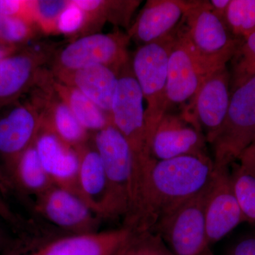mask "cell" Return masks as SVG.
<instances>
[{
    "mask_svg": "<svg viewBox=\"0 0 255 255\" xmlns=\"http://www.w3.org/2000/svg\"><path fill=\"white\" fill-rule=\"evenodd\" d=\"M50 77V74L46 73L38 82L41 95L32 103L41 111L43 125L64 142L78 150L88 144L90 132L82 127L68 105L53 91Z\"/></svg>",
    "mask_w": 255,
    "mask_h": 255,
    "instance_id": "obj_18",
    "label": "cell"
},
{
    "mask_svg": "<svg viewBox=\"0 0 255 255\" xmlns=\"http://www.w3.org/2000/svg\"><path fill=\"white\" fill-rule=\"evenodd\" d=\"M189 6L183 0H149L128 28L129 37L142 45L167 36L182 22Z\"/></svg>",
    "mask_w": 255,
    "mask_h": 255,
    "instance_id": "obj_19",
    "label": "cell"
},
{
    "mask_svg": "<svg viewBox=\"0 0 255 255\" xmlns=\"http://www.w3.org/2000/svg\"><path fill=\"white\" fill-rule=\"evenodd\" d=\"M255 140V77L231 93L227 115L211 144L215 166L231 167Z\"/></svg>",
    "mask_w": 255,
    "mask_h": 255,
    "instance_id": "obj_7",
    "label": "cell"
},
{
    "mask_svg": "<svg viewBox=\"0 0 255 255\" xmlns=\"http://www.w3.org/2000/svg\"><path fill=\"white\" fill-rule=\"evenodd\" d=\"M207 140L201 129L181 114L167 112L151 136V156L156 161L185 155L207 156Z\"/></svg>",
    "mask_w": 255,
    "mask_h": 255,
    "instance_id": "obj_11",
    "label": "cell"
},
{
    "mask_svg": "<svg viewBox=\"0 0 255 255\" xmlns=\"http://www.w3.org/2000/svg\"><path fill=\"white\" fill-rule=\"evenodd\" d=\"M231 174L245 221L255 228V170L237 161L231 165Z\"/></svg>",
    "mask_w": 255,
    "mask_h": 255,
    "instance_id": "obj_25",
    "label": "cell"
},
{
    "mask_svg": "<svg viewBox=\"0 0 255 255\" xmlns=\"http://www.w3.org/2000/svg\"><path fill=\"white\" fill-rule=\"evenodd\" d=\"M224 21L233 36L245 39L255 31V0H231Z\"/></svg>",
    "mask_w": 255,
    "mask_h": 255,
    "instance_id": "obj_27",
    "label": "cell"
},
{
    "mask_svg": "<svg viewBox=\"0 0 255 255\" xmlns=\"http://www.w3.org/2000/svg\"><path fill=\"white\" fill-rule=\"evenodd\" d=\"M5 191L0 184V219H2L18 237L28 241L44 239L50 236L41 226L31 220H26L16 214L4 199Z\"/></svg>",
    "mask_w": 255,
    "mask_h": 255,
    "instance_id": "obj_28",
    "label": "cell"
},
{
    "mask_svg": "<svg viewBox=\"0 0 255 255\" xmlns=\"http://www.w3.org/2000/svg\"><path fill=\"white\" fill-rule=\"evenodd\" d=\"M0 184H1V187L4 189L5 193L9 190L10 188H12L11 183H10L6 174H5L4 169H3V167H1V164H0Z\"/></svg>",
    "mask_w": 255,
    "mask_h": 255,
    "instance_id": "obj_39",
    "label": "cell"
},
{
    "mask_svg": "<svg viewBox=\"0 0 255 255\" xmlns=\"http://www.w3.org/2000/svg\"><path fill=\"white\" fill-rule=\"evenodd\" d=\"M214 172L209 155L155 160L144 176L130 229L150 231L159 219L205 189Z\"/></svg>",
    "mask_w": 255,
    "mask_h": 255,
    "instance_id": "obj_1",
    "label": "cell"
},
{
    "mask_svg": "<svg viewBox=\"0 0 255 255\" xmlns=\"http://www.w3.org/2000/svg\"><path fill=\"white\" fill-rule=\"evenodd\" d=\"M209 185L159 219L150 230L174 255H203L210 249L206 225Z\"/></svg>",
    "mask_w": 255,
    "mask_h": 255,
    "instance_id": "obj_6",
    "label": "cell"
},
{
    "mask_svg": "<svg viewBox=\"0 0 255 255\" xmlns=\"http://www.w3.org/2000/svg\"><path fill=\"white\" fill-rule=\"evenodd\" d=\"M33 207L37 214L66 234L97 232L102 221L81 198L56 185L36 196Z\"/></svg>",
    "mask_w": 255,
    "mask_h": 255,
    "instance_id": "obj_10",
    "label": "cell"
},
{
    "mask_svg": "<svg viewBox=\"0 0 255 255\" xmlns=\"http://www.w3.org/2000/svg\"><path fill=\"white\" fill-rule=\"evenodd\" d=\"M182 25L196 59L208 75L227 66L243 41L233 36L209 1H189Z\"/></svg>",
    "mask_w": 255,
    "mask_h": 255,
    "instance_id": "obj_2",
    "label": "cell"
},
{
    "mask_svg": "<svg viewBox=\"0 0 255 255\" xmlns=\"http://www.w3.org/2000/svg\"><path fill=\"white\" fill-rule=\"evenodd\" d=\"M130 39L128 33L119 31L107 34L92 33L77 38L55 54L53 73L103 65L119 76L129 65Z\"/></svg>",
    "mask_w": 255,
    "mask_h": 255,
    "instance_id": "obj_8",
    "label": "cell"
},
{
    "mask_svg": "<svg viewBox=\"0 0 255 255\" xmlns=\"http://www.w3.org/2000/svg\"><path fill=\"white\" fill-rule=\"evenodd\" d=\"M0 14L7 17L21 18L35 24L33 1L0 0Z\"/></svg>",
    "mask_w": 255,
    "mask_h": 255,
    "instance_id": "obj_33",
    "label": "cell"
},
{
    "mask_svg": "<svg viewBox=\"0 0 255 255\" xmlns=\"http://www.w3.org/2000/svg\"><path fill=\"white\" fill-rule=\"evenodd\" d=\"M55 79L75 87L107 113L111 114L117 95L119 77L103 65H94L73 71L53 73Z\"/></svg>",
    "mask_w": 255,
    "mask_h": 255,
    "instance_id": "obj_21",
    "label": "cell"
},
{
    "mask_svg": "<svg viewBox=\"0 0 255 255\" xmlns=\"http://www.w3.org/2000/svg\"><path fill=\"white\" fill-rule=\"evenodd\" d=\"M208 74L196 59L188 41L182 21L168 60L167 94L168 112L174 105L189 106Z\"/></svg>",
    "mask_w": 255,
    "mask_h": 255,
    "instance_id": "obj_14",
    "label": "cell"
},
{
    "mask_svg": "<svg viewBox=\"0 0 255 255\" xmlns=\"http://www.w3.org/2000/svg\"><path fill=\"white\" fill-rule=\"evenodd\" d=\"M119 255H174L157 233L134 232Z\"/></svg>",
    "mask_w": 255,
    "mask_h": 255,
    "instance_id": "obj_29",
    "label": "cell"
},
{
    "mask_svg": "<svg viewBox=\"0 0 255 255\" xmlns=\"http://www.w3.org/2000/svg\"><path fill=\"white\" fill-rule=\"evenodd\" d=\"M77 150L80 158V197L101 219L114 220L110 185L100 155L89 144Z\"/></svg>",
    "mask_w": 255,
    "mask_h": 255,
    "instance_id": "obj_20",
    "label": "cell"
},
{
    "mask_svg": "<svg viewBox=\"0 0 255 255\" xmlns=\"http://www.w3.org/2000/svg\"><path fill=\"white\" fill-rule=\"evenodd\" d=\"M133 233L123 226L110 231L63 235L41 242L18 255H119Z\"/></svg>",
    "mask_w": 255,
    "mask_h": 255,
    "instance_id": "obj_13",
    "label": "cell"
},
{
    "mask_svg": "<svg viewBox=\"0 0 255 255\" xmlns=\"http://www.w3.org/2000/svg\"><path fill=\"white\" fill-rule=\"evenodd\" d=\"M209 3L215 14L224 20L231 0H209Z\"/></svg>",
    "mask_w": 255,
    "mask_h": 255,
    "instance_id": "obj_36",
    "label": "cell"
},
{
    "mask_svg": "<svg viewBox=\"0 0 255 255\" xmlns=\"http://www.w3.org/2000/svg\"><path fill=\"white\" fill-rule=\"evenodd\" d=\"M203 255H213V254L211 253V252L209 249V251H206V253H204V254Z\"/></svg>",
    "mask_w": 255,
    "mask_h": 255,
    "instance_id": "obj_41",
    "label": "cell"
},
{
    "mask_svg": "<svg viewBox=\"0 0 255 255\" xmlns=\"http://www.w3.org/2000/svg\"><path fill=\"white\" fill-rule=\"evenodd\" d=\"M69 4L70 1L64 0L33 1L34 23L37 28L48 34L58 33L60 15Z\"/></svg>",
    "mask_w": 255,
    "mask_h": 255,
    "instance_id": "obj_30",
    "label": "cell"
},
{
    "mask_svg": "<svg viewBox=\"0 0 255 255\" xmlns=\"http://www.w3.org/2000/svg\"><path fill=\"white\" fill-rule=\"evenodd\" d=\"M42 165L55 185L71 191L80 197L78 151L64 142L42 124L35 141Z\"/></svg>",
    "mask_w": 255,
    "mask_h": 255,
    "instance_id": "obj_17",
    "label": "cell"
},
{
    "mask_svg": "<svg viewBox=\"0 0 255 255\" xmlns=\"http://www.w3.org/2000/svg\"><path fill=\"white\" fill-rule=\"evenodd\" d=\"M179 25L163 38L140 46L132 59V73L147 102L145 117L149 146L154 130L168 112L166 94L168 60Z\"/></svg>",
    "mask_w": 255,
    "mask_h": 255,
    "instance_id": "obj_4",
    "label": "cell"
},
{
    "mask_svg": "<svg viewBox=\"0 0 255 255\" xmlns=\"http://www.w3.org/2000/svg\"><path fill=\"white\" fill-rule=\"evenodd\" d=\"M11 187L37 196L55 185L48 177L37 152L35 142L21 155L9 176Z\"/></svg>",
    "mask_w": 255,
    "mask_h": 255,
    "instance_id": "obj_23",
    "label": "cell"
},
{
    "mask_svg": "<svg viewBox=\"0 0 255 255\" xmlns=\"http://www.w3.org/2000/svg\"><path fill=\"white\" fill-rule=\"evenodd\" d=\"M37 26L21 18L0 14V40L15 45L26 43L36 34Z\"/></svg>",
    "mask_w": 255,
    "mask_h": 255,
    "instance_id": "obj_31",
    "label": "cell"
},
{
    "mask_svg": "<svg viewBox=\"0 0 255 255\" xmlns=\"http://www.w3.org/2000/svg\"><path fill=\"white\" fill-rule=\"evenodd\" d=\"M85 23V12L70 1L68 7L60 15L58 23V32L64 34H73L82 31Z\"/></svg>",
    "mask_w": 255,
    "mask_h": 255,
    "instance_id": "obj_32",
    "label": "cell"
},
{
    "mask_svg": "<svg viewBox=\"0 0 255 255\" xmlns=\"http://www.w3.org/2000/svg\"><path fill=\"white\" fill-rule=\"evenodd\" d=\"M229 70L227 66L209 74L182 115L201 129L212 144L221 130L231 102Z\"/></svg>",
    "mask_w": 255,
    "mask_h": 255,
    "instance_id": "obj_9",
    "label": "cell"
},
{
    "mask_svg": "<svg viewBox=\"0 0 255 255\" xmlns=\"http://www.w3.org/2000/svg\"><path fill=\"white\" fill-rule=\"evenodd\" d=\"M50 82L53 91L89 132H97L112 125L111 114L102 110L78 89L59 81L53 74L50 75Z\"/></svg>",
    "mask_w": 255,
    "mask_h": 255,
    "instance_id": "obj_22",
    "label": "cell"
},
{
    "mask_svg": "<svg viewBox=\"0 0 255 255\" xmlns=\"http://www.w3.org/2000/svg\"><path fill=\"white\" fill-rule=\"evenodd\" d=\"M238 161L241 162V163L246 164V165L251 167V168L255 170V155L243 153L240 156Z\"/></svg>",
    "mask_w": 255,
    "mask_h": 255,
    "instance_id": "obj_38",
    "label": "cell"
},
{
    "mask_svg": "<svg viewBox=\"0 0 255 255\" xmlns=\"http://www.w3.org/2000/svg\"><path fill=\"white\" fill-rule=\"evenodd\" d=\"M119 85L114 98L111 118L131 147L136 162L137 176L142 179L155 162L151 156L143 95L130 65L121 71Z\"/></svg>",
    "mask_w": 255,
    "mask_h": 255,
    "instance_id": "obj_5",
    "label": "cell"
},
{
    "mask_svg": "<svg viewBox=\"0 0 255 255\" xmlns=\"http://www.w3.org/2000/svg\"><path fill=\"white\" fill-rule=\"evenodd\" d=\"M50 55L48 50L30 48L18 50L0 60V109L38 85L44 73L42 66Z\"/></svg>",
    "mask_w": 255,
    "mask_h": 255,
    "instance_id": "obj_16",
    "label": "cell"
},
{
    "mask_svg": "<svg viewBox=\"0 0 255 255\" xmlns=\"http://www.w3.org/2000/svg\"><path fill=\"white\" fill-rule=\"evenodd\" d=\"M74 4L85 12V26L92 21L97 20V24L109 21L115 26L129 28L132 14L135 12L140 1L132 0H72Z\"/></svg>",
    "mask_w": 255,
    "mask_h": 255,
    "instance_id": "obj_24",
    "label": "cell"
},
{
    "mask_svg": "<svg viewBox=\"0 0 255 255\" xmlns=\"http://www.w3.org/2000/svg\"><path fill=\"white\" fill-rule=\"evenodd\" d=\"M28 244V241L13 237L0 226V255H17Z\"/></svg>",
    "mask_w": 255,
    "mask_h": 255,
    "instance_id": "obj_35",
    "label": "cell"
},
{
    "mask_svg": "<svg viewBox=\"0 0 255 255\" xmlns=\"http://www.w3.org/2000/svg\"><path fill=\"white\" fill-rule=\"evenodd\" d=\"M243 223L246 221L233 190L231 167L215 166L206 204L209 246L222 240Z\"/></svg>",
    "mask_w": 255,
    "mask_h": 255,
    "instance_id": "obj_12",
    "label": "cell"
},
{
    "mask_svg": "<svg viewBox=\"0 0 255 255\" xmlns=\"http://www.w3.org/2000/svg\"><path fill=\"white\" fill-rule=\"evenodd\" d=\"M18 45L8 43V42L0 40V60L4 59L6 57L12 55L13 53L18 51Z\"/></svg>",
    "mask_w": 255,
    "mask_h": 255,
    "instance_id": "obj_37",
    "label": "cell"
},
{
    "mask_svg": "<svg viewBox=\"0 0 255 255\" xmlns=\"http://www.w3.org/2000/svg\"><path fill=\"white\" fill-rule=\"evenodd\" d=\"M243 153L248 154V155H255V140L246 149ZM242 153V154H243ZM241 154V155H242Z\"/></svg>",
    "mask_w": 255,
    "mask_h": 255,
    "instance_id": "obj_40",
    "label": "cell"
},
{
    "mask_svg": "<svg viewBox=\"0 0 255 255\" xmlns=\"http://www.w3.org/2000/svg\"><path fill=\"white\" fill-rule=\"evenodd\" d=\"M42 124L41 111L33 103L16 106L0 118V157L8 179L18 158L34 144Z\"/></svg>",
    "mask_w": 255,
    "mask_h": 255,
    "instance_id": "obj_15",
    "label": "cell"
},
{
    "mask_svg": "<svg viewBox=\"0 0 255 255\" xmlns=\"http://www.w3.org/2000/svg\"><path fill=\"white\" fill-rule=\"evenodd\" d=\"M225 255H255V228L233 242Z\"/></svg>",
    "mask_w": 255,
    "mask_h": 255,
    "instance_id": "obj_34",
    "label": "cell"
},
{
    "mask_svg": "<svg viewBox=\"0 0 255 255\" xmlns=\"http://www.w3.org/2000/svg\"><path fill=\"white\" fill-rule=\"evenodd\" d=\"M92 142L108 179L113 219L127 224L135 201L136 162L131 147L113 124L95 132Z\"/></svg>",
    "mask_w": 255,
    "mask_h": 255,
    "instance_id": "obj_3",
    "label": "cell"
},
{
    "mask_svg": "<svg viewBox=\"0 0 255 255\" xmlns=\"http://www.w3.org/2000/svg\"><path fill=\"white\" fill-rule=\"evenodd\" d=\"M231 93L255 77V31L243 39L230 60Z\"/></svg>",
    "mask_w": 255,
    "mask_h": 255,
    "instance_id": "obj_26",
    "label": "cell"
}]
</instances>
